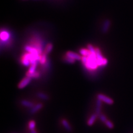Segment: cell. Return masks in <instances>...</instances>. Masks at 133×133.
Listing matches in <instances>:
<instances>
[{
  "mask_svg": "<svg viewBox=\"0 0 133 133\" xmlns=\"http://www.w3.org/2000/svg\"><path fill=\"white\" fill-rule=\"evenodd\" d=\"M88 60L87 63L85 64V67L91 70L96 69L98 67L97 58L96 54H91L87 57Z\"/></svg>",
  "mask_w": 133,
  "mask_h": 133,
  "instance_id": "6da1fadb",
  "label": "cell"
},
{
  "mask_svg": "<svg viewBox=\"0 0 133 133\" xmlns=\"http://www.w3.org/2000/svg\"><path fill=\"white\" fill-rule=\"evenodd\" d=\"M97 98L98 99H100L101 101H103V102H104L105 103H106L108 105H112L114 103V100L112 99L107 96V95L103 94H98Z\"/></svg>",
  "mask_w": 133,
  "mask_h": 133,
  "instance_id": "7a4b0ae2",
  "label": "cell"
},
{
  "mask_svg": "<svg viewBox=\"0 0 133 133\" xmlns=\"http://www.w3.org/2000/svg\"><path fill=\"white\" fill-rule=\"evenodd\" d=\"M31 81V78L26 76V77H25L23 79L21 80V81L20 82H19L18 85V88L20 89H23L30 83Z\"/></svg>",
  "mask_w": 133,
  "mask_h": 133,
  "instance_id": "3957f363",
  "label": "cell"
},
{
  "mask_svg": "<svg viewBox=\"0 0 133 133\" xmlns=\"http://www.w3.org/2000/svg\"><path fill=\"white\" fill-rule=\"evenodd\" d=\"M66 56L68 57L71 58L75 60H80L82 59V57L81 56L79 55L77 53L72 52V51H68L66 53Z\"/></svg>",
  "mask_w": 133,
  "mask_h": 133,
  "instance_id": "277c9868",
  "label": "cell"
},
{
  "mask_svg": "<svg viewBox=\"0 0 133 133\" xmlns=\"http://www.w3.org/2000/svg\"><path fill=\"white\" fill-rule=\"evenodd\" d=\"M0 37H1V40L2 41L6 42L8 40H9V38H10V34L7 31H1Z\"/></svg>",
  "mask_w": 133,
  "mask_h": 133,
  "instance_id": "5b68a950",
  "label": "cell"
},
{
  "mask_svg": "<svg viewBox=\"0 0 133 133\" xmlns=\"http://www.w3.org/2000/svg\"><path fill=\"white\" fill-rule=\"evenodd\" d=\"M110 25H111L110 21H109V19H107V20H105L103 26L102 32L103 33H107L108 32V30L109 28H110Z\"/></svg>",
  "mask_w": 133,
  "mask_h": 133,
  "instance_id": "8992f818",
  "label": "cell"
},
{
  "mask_svg": "<svg viewBox=\"0 0 133 133\" xmlns=\"http://www.w3.org/2000/svg\"><path fill=\"white\" fill-rule=\"evenodd\" d=\"M25 50H26L27 52L30 53L34 54H40L38 50L36 48L30 46H26L25 47Z\"/></svg>",
  "mask_w": 133,
  "mask_h": 133,
  "instance_id": "52a82bcc",
  "label": "cell"
},
{
  "mask_svg": "<svg viewBox=\"0 0 133 133\" xmlns=\"http://www.w3.org/2000/svg\"><path fill=\"white\" fill-rule=\"evenodd\" d=\"M42 107H43L42 104L41 103L37 104L34 105V107L31 108L30 110V113L32 114H35V113H36L38 110H41V109L42 108Z\"/></svg>",
  "mask_w": 133,
  "mask_h": 133,
  "instance_id": "ba28073f",
  "label": "cell"
},
{
  "mask_svg": "<svg viewBox=\"0 0 133 133\" xmlns=\"http://www.w3.org/2000/svg\"><path fill=\"white\" fill-rule=\"evenodd\" d=\"M101 106H102V101H101L100 99H98L97 101L96 109H95V114L97 115H99L101 114Z\"/></svg>",
  "mask_w": 133,
  "mask_h": 133,
  "instance_id": "9c48e42d",
  "label": "cell"
},
{
  "mask_svg": "<svg viewBox=\"0 0 133 133\" xmlns=\"http://www.w3.org/2000/svg\"><path fill=\"white\" fill-rule=\"evenodd\" d=\"M97 116L98 115L96 114H94L91 115V116L90 117L89 120H88L87 125L89 126H92L94 124V123L95 122V120H96V119L97 118Z\"/></svg>",
  "mask_w": 133,
  "mask_h": 133,
  "instance_id": "30bf717a",
  "label": "cell"
},
{
  "mask_svg": "<svg viewBox=\"0 0 133 133\" xmlns=\"http://www.w3.org/2000/svg\"><path fill=\"white\" fill-rule=\"evenodd\" d=\"M62 124H63V126L66 130V131H68V132H72V127L70 126L69 123L68 122L67 120H66V119H63V120H62Z\"/></svg>",
  "mask_w": 133,
  "mask_h": 133,
  "instance_id": "8fae6325",
  "label": "cell"
},
{
  "mask_svg": "<svg viewBox=\"0 0 133 133\" xmlns=\"http://www.w3.org/2000/svg\"><path fill=\"white\" fill-rule=\"evenodd\" d=\"M37 63H38V61H34L31 63V65L30 66V68L28 69V73H33L36 72V69L37 66Z\"/></svg>",
  "mask_w": 133,
  "mask_h": 133,
  "instance_id": "7c38bea8",
  "label": "cell"
},
{
  "mask_svg": "<svg viewBox=\"0 0 133 133\" xmlns=\"http://www.w3.org/2000/svg\"><path fill=\"white\" fill-rule=\"evenodd\" d=\"M21 104L23 105L24 107L31 108H32V107L34 106V104H33V103L31 102V101H30L27 100H22L21 101Z\"/></svg>",
  "mask_w": 133,
  "mask_h": 133,
  "instance_id": "4fadbf2b",
  "label": "cell"
},
{
  "mask_svg": "<svg viewBox=\"0 0 133 133\" xmlns=\"http://www.w3.org/2000/svg\"><path fill=\"white\" fill-rule=\"evenodd\" d=\"M53 44L52 43H48L46 47L44 53L47 54V55L49 53H50V52H51L53 50Z\"/></svg>",
  "mask_w": 133,
  "mask_h": 133,
  "instance_id": "5bb4252c",
  "label": "cell"
},
{
  "mask_svg": "<svg viewBox=\"0 0 133 133\" xmlns=\"http://www.w3.org/2000/svg\"><path fill=\"white\" fill-rule=\"evenodd\" d=\"M26 76L27 77H28L31 78H38L40 77V74L38 72H35L34 73H30L28 72H27L26 73Z\"/></svg>",
  "mask_w": 133,
  "mask_h": 133,
  "instance_id": "9a60e30c",
  "label": "cell"
},
{
  "mask_svg": "<svg viewBox=\"0 0 133 133\" xmlns=\"http://www.w3.org/2000/svg\"><path fill=\"white\" fill-rule=\"evenodd\" d=\"M80 54L82 55L83 56H85V57H88L89 56L90 54H91V52H89V50L87 49H85V48H82L81 50H79Z\"/></svg>",
  "mask_w": 133,
  "mask_h": 133,
  "instance_id": "2e32d148",
  "label": "cell"
},
{
  "mask_svg": "<svg viewBox=\"0 0 133 133\" xmlns=\"http://www.w3.org/2000/svg\"><path fill=\"white\" fill-rule=\"evenodd\" d=\"M37 97L38 98H40V99L44 100H47L49 99V97L46 94L43 93H37Z\"/></svg>",
  "mask_w": 133,
  "mask_h": 133,
  "instance_id": "e0dca14e",
  "label": "cell"
},
{
  "mask_svg": "<svg viewBox=\"0 0 133 133\" xmlns=\"http://www.w3.org/2000/svg\"><path fill=\"white\" fill-rule=\"evenodd\" d=\"M21 62L23 66H30V64H31V63L30 62V60L26 59L25 58H22V60H21Z\"/></svg>",
  "mask_w": 133,
  "mask_h": 133,
  "instance_id": "ac0fdd59",
  "label": "cell"
},
{
  "mask_svg": "<svg viewBox=\"0 0 133 133\" xmlns=\"http://www.w3.org/2000/svg\"><path fill=\"white\" fill-rule=\"evenodd\" d=\"M40 62L42 64H44L47 62V54L43 53L41 56Z\"/></svg>",
  "mask_w": 133,
  "mask_h": 133,
  "instance_id": "d6986e66",
  "label": "cell"
},
{
  "mask_svg": "<svg viewBox=\"0 0 133 133\" xmlns=\"http://www.w3.org/2000/svg\"><path fill=\"white\" fill-rule=\"evenodd\" d=\"M36 127V123L34 120H31L28 123V128L30 130H34Z\"/></svg>",
  "mask_w": 133,
  "mask_h": 133,
  "instance_id": "ffe728a7",
  "label": "cell"
},
{
  "mask_svg": "<svg viewBox=\"0 0 133 133\" xmlns=\"http://www.w3.org/2000/svg\"><path fill=\"white\" fill-rule=\"evenodd\" d=\"M88 50H89L91 54H96V49H95L92 45L89 44L88 45Z\"/></svg>",
  "mask_w": 133,
  "mask_h": 133,
  "instance_id": "44dd1931",
  "label": "cell"
},
{
  "mask_svg": "<svg viewBox=\"0 0 133 133\" xmlns=\"http://www.w3.org/2000/svg\"><path fill=\"white\" fill-rule=\"evenodd\" d=\"M105 125H106L109 129H113L114 127V124H113V123L111 122V121L109 120H107V122L105 123Z\"/></svg>",
  "mask_w": 133,
  "mask_h": 133,
  "instance_id": "7402d4cb",
  "label": "cell"
},
{
  "mask_svg": "<svg viewBox=\"0 0 133 133\" xmlns=\"http://www.w3.org/2000/svg\"><path fill=\"white\" fill-rule=\"evenodd\" d=\"M64 60H65V62H66V63H69V64H73L75 62V60H74L73 59H72L71 58L68 57H66L64 58Z\"/></svg>",
  "mask_w": 133,
  "mask_h": 133,
  "instance_id": "603a6c76",
  "label": "cell"
},
{
  "mask_svg": "<svg viewBox=\"0 0 133 133\" xmlns=\"http://www.w3.org/2000/svg\"><path fill=\"white\" fill-rule=\"evenodd\" d=\"M99 119L100 120L101 122H102L104 123L106 122L107 120H108L107 117L105 116V115H104V114H100L99 115Z\"/></svg>",
  "mask_w": 133,
  "mask_h": 133,
  "instance_id": "cb8c5ba5",
  "label": "cell"
},
{
  "mask_svg": "<svg viewBox=\"0 0 133 133\" xmlns=\"http://www.w3.org/2000/svg\"><path fill=\"white\" fill-rule=\"evenodd\" d=\"M87 60H88V58H87V57H85V56H83L82 57V63H83L84 65H85V64L87 63Z\"/></svg>",
  "mask_w": 133,
  "mask_h": 133,
  "instance_id": "d4e9b609",
  "label": "cell"
},
{
  "mask_svg": "<svg viewBox=\"0 0 133 133\" xmlns=\"http://www.w3.org/2000/svg\"><path fill=\"white\" fill-rule=\"evenodd\" d=\"M31 133H37V132L35 130H31Z\"/></svg>",
  "mask_w": 133,
  "mask_h": 133,
  "instance_id": "484cf974",
  "label": "cell"
}]
</instances>
